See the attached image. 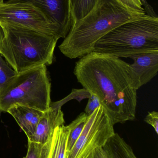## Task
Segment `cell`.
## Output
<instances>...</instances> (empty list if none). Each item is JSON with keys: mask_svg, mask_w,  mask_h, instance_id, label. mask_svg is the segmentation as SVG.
<instances>
[{"mask_svg": "<svg viewBox=\"0 0 158 158\" xmlns=\"http://www.w3.org/2000/svg\"><path fill=\"white\" fill-rule=\"evenodd\" d=\"M157 51L158 18L146 15L110 31L96 42L93 52L120 58Z\"/></svg>", "mask_w": 158, "mask_h": 158, "instance_id": "obj_4", "label": "cell"}, {"mask_svg": "<svg viewBox=\"0 0 158 158\" xmlns=\"http://www.w3.org/2000/svg\"><path fill=\"white\" fill-rule=\"evenodd\" d=\"M52 139L45 144L28 141V152L25 158H47L51 148Z\"/></svg>", "mask_w": 158, "mask_h": 158, "instance_id": "obj_16", "label": "cell"}, {"mask_svg": "<svg viewBox=\"0 0 158 158\" xmlns=\"http://www.w3.org/2000/svg\"><path fill=\"white\" fill-rule=\"evenodd\" d=\"M6 2L28 3L36 6L58 29L63 39L71 28L70 0H8Z\"/></svg>", "mask_w": 158, "mask_h": 158, "instance_id": "obj_8", "label": "cell"}, {"mask_svg": "<svg viewBox=\"0 0 158 158\" xmlns=\"http://www.w3.org/2000/svg\"><path fill=\"white\" fill-rule=\"evenodd\" d=\"M62 104L60 102L51 103L50 108L44 112L40 120L33 135L28 141L45 144L51 140L55 130L64 125V113L61 110Z\"/></svg>", "mask_w": 158, "mask_h": 158, "instance_id": "obj_10", "label": "cell"}, {"mask_svg": "<svg viewBox=\"0 0 158 158\" xmlns=\"http://www.w3.org/2000/svg\"><path fill=\"white\" fill-rule=\"evenodd\" d=\"M74 74L84 89L98 97L113 125L135 119L137 90L130 64L120 58L92 52L76 62Z\"/></svg>", "mask_w": 158, "mask_h": 158, "instance_id": "obj_1", "label": "cell"}, {"mask_svg": "<svg viewBox=\"0 0 158 158\" xmlns=\"http://www.w3.org/2000/svg\"><path fill=\"white\" fill-rule=\"evenodd\" d=\"M15 120L28 139L35 132L36 127L44 112L25 106H15L7 110Z\"/></svg>", "mask_w": 158, "mask_h": 158, "instance_id": "obj_11", "label": "cell"}, {"mask_svg": "<svg viewBox=\"0 0 158 158\" xmlns=\"http://www.w3.org/2000/svg\"><path fill=\"white\" fill-rule=\"evenodd\" d=\"M88 116L85 112H82L74 121L68 125L70 129V133L67 144L66 153L71 150L81 134Z\"/></svg>", "mask_w": 158, "mask_h": 158, "instance_id": "obj_15", "label": "cell"}, {"mask_svg": "<svg viewBox=\"0 0 158 158\" xmlns=\"http://www.w3.org/2000/svg\"><path fill=\"white\" fill-rule=\"evenodd\" d=\"M0 24L35 31L62 38L58 29L31 4L0 1Z\"/></svg>", "mask_w": 158, "mask_h": 158, "instance_id": "obj_6", "label": "cell"}, {"mask_svg": "<svg viewBox=\"0 0 158 158\" xmlns=\"http://www.w3.org/2000/svg\"><path fill=\"white\" fill-rule=\"evenodd\" d=\"M2 1V0H0V1Z\"/></svg>", "mask_w": 158, "mask_h": 158, "instance_id": "obj_24", "label": "cell"}, {"mask_svg": "<svg viewBox=\"0 0 158 158\" xmlns=\"http://www.w3.org/2000/svg\"><path fill=\"white\" fill-rule=\"evenodd\" d=\"M144 9L146 14L149 16L154 18H158L157 15L155 11L154 8L147 2V0H139Z\"/></svg>", "mask_w": 158, "mask_h": 158, "instance_id": "obj_21", "label": "cell"}, {"mask_svg": "<svg viewBox=\"0 0 158 158\" xmlns=\"http://www.w3.org/2000/svg\"><path fill=\"white\" fill-rule=\"evenodd\" d=\"M146 15L126 7L117 0H98L90 13L71 26L59 50L70 59L81 58L93 52L96 42L110 31Z\"/></svg>", "mask_w": 158, "mask_h": 158, "instance_id": "obj_2", "label": "cell"}, {"mask_svg": "<svg viewBox=\"0 0 158 158\" xmlns=\"http://www.w3.org/2000/svg\"><path fill=\"white\" fill-rule=\"evenodd\" d=\"M5 32L0 54L16 73L50 65L58 39L27 29L2 25Z\"/></svg>", "mask_w": 158, "mask_h": 158, "instance_id": "obj_3", "label": "cell"}, {"mask_svg": "<svg viewBox=\"0 0 158 158\" xmlns=\"http://www.w3.org/2000/svg\"><path fill=\"white\" fill-rule=\"evenodd\" d=\"M88 158H109L107 153L103 148L95 149Z\"/></svg>", "mask_w": 158, "mask_h": 158, "instance_id": "obj_22", "label": "cell"}, {"mask_svg": "<svg viewBox=\"0 0 158 158\" xmlns=\"http://www.w3.org/2000/svg\"><path fill=\"white\" fill-rule=\"evenodd\" d=\"M69 133L68 126L64 125L55 130L47 158H66V147Z\"/></svg>", "mask_w": 158, "mask_h": 158, "instance_id": "obj_13", "label": "cell"}, {"mask_svg": "<svg viewBox=\"0 0 158 158\" xmlns=\"http://www.w3.org/2000/svg\"><path fill=\"white\" fill-rule=\"evenodd\" d=\"M126 7L141 13H146L139 0H117Z\"/></svg>", "mask_w": 158, "mask_h": 158, "instance_id": "obj_19", "label": "cell"}, {"mask_svg": "<svg viewBox=\"0 0 158 158\" xmlns=\"http://www.w3.org/2000/svg\"><path fill=\"white\" fill-rule=\"evenodd\" d=\"M16 74L0 54V87Z\"/></svg>", "mask_w": 158, "mask_h": 158, "instance_id": "obj_17", "label": "cell"}, {"mask_svg": "<svg viewBox=\"0 0 158 158\" xmlns=\"http://www.w3.org/2000/svg\"><path fill=\"white\" fill-rule=\"evenodd\" d=\"M134 63L130 64L134 87L138 90L155 77L158 72V51L133 56Z\"/></svg>", "mask_w": 158, "mask_h": 158, "instance_id": "obj_9", "label": "cell"}, {"mask_svg": "<svg viewBox=\"0 0 158 158\" xmlns=\"http://www.w3.org/2000/svg\"><path fill=\"white\" fill-rule=\"evenodd\" d=\"M144 121L151 125L155 129L157 134H158V113L157 111L148 112L145 118Z\"/></svg>", "mask_w": 158, "mask_h": 158, "instance_id": "obj_20", "label": "cell"}, {"mask_svg": "<svg viewBox=\"0 0 158 158\" xmlns=\"http://www.w3.org/2000/svg\"><path fill=\"white\" fill-rule=\"evenodd\" d=\"M5 38V32L4 30L3 27L0 24V50L2 48V44L3 41Z\"/></svg>", "mask_w": 158, "mask_h": 158, "instance_id": "obj_23", "label": "cell"}, {"mask_svg": "<svg viewBox=\"0 0 158 158\" xmlns=\"http://www.w3.org/2000/svg\"><path fill=\"white\" fill-rule=\"evenodd\" d=\"M114 125L102 105L88 116L81 134L66 158H88L97 148H103L115 134Z\"/></svg>", "mask_w": 158, "mask_h": 158, "instance_id": "obj_7", "label": "cell"}, {"mask_svg": "<svg viewBox=\"0 0 158 158\" xmlns=\"http://www.w3.org/2000/svg\"><path fill=\"white\" fill-rule=\"evenodd\" d=\"M103 148L109 158H137L130 146L116 133L108 140Z\"/></svg>", "mask_w": 158, "mask_h": 158, "instance_id": "obj_12", "label": "cell"}, {"mask_svg": "<svg viewBox=\"0 0 158 158\" xmlns=\"http://www.w3.org/2000/svg\"><path fill=\"white\" fill-rule=\"evenodd\" d=\"M88 98L89 100L84 110V112L88 116H90L101 104L99 98L95 95L91 94Z\"/></svg>", "mask_w": 158, "mask_h": 158, "instance_id": "obj_18", "label": "cell"}, {"mask_svg": "<svg viewBox=\"0 0 158 158\" xmlns=\"http://www.w3.org/2000/svg\"><path fill=\"white\" fill-rule=\"evenodd\" d=\"M51 88L46 65L17 73L0 87V113L15 106L45 112L52 103Z\"/></svg>", "mask_w": 158, "mask_h": 158, "instance_id": "obj_5", "label": "cell"}, {"mask_svg": "<svg viewBox=\"0 0 158 158\" xmlns=\"http://www.w3.org/2000/svg\"><path fill=\"white\" fill-rule=\"evenodd\" d=\"M98 0H70L72 25L93 10Z\"/></svg>", "mask_w": 158, "mask_h": 158, "instance_id": "obj_14", "label": "cell"}]
</instances>
